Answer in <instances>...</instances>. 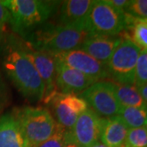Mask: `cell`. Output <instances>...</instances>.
<instances>
[{"instance_id": "cell-16", "label": "cell", "mask_w": 147, "mask_h": 147, "mask_svg": "<svg viewBox=\"0 0 147 147\" xmlns=\"http://www.w3.org/2000/svg\"><path fill=\"white\" fill-rule=\"evenodd\" d=\"M95 0L64 1L60 9V25H71L87 21Z\"/></svg>"}, {"instance_id": "cell-6", "label": "cell", "mask_w": 147, "mask_h": 147, "mask_svg": "<svg viewBox=\"0 0 147 147\" xmlns=\"http://www.w3.org/2000/svg\"><path fill=\"white\" fill-rule=\"evenodd\" d=\"M142 50L129 38H123L106 65L109 78L114 83L135 85V71Z\"/></svg>"}, {"instance_id": "cell-1", "label": "cell", "mask_w": 147, "mask_h": 147, "mask_svg": "<svg viewBox=\"0 0 147 147\" xmlns=\"http://www.w3.org/2000/svg\"><path fill=\"white\" fill-rule=\"evenodd\" d=\"M3 65L6 74L23 96L32 101L44 98L45 85L21 46L9 42L4 47Z\"/></svg>"}, {"instance_id": "cell-24", "label": "cell", "mask_w": 147, "mask_h": 147, "mask_svg": "<svg viewBox=\"0 0 147 147\" xmlns=\"http://www.w3.org/2000/svg\"><path fill=\"white\" fill-rule=\"evenodd\" d=\"M105 2L119 11H125L130 3L129 0H105Z\"/></svg>"}, {"instance_id": "cell-31", "label": "cell", "mask_w": 147, "mask_h": 147, "mask_svg": "<svg viewBox=\"0 0 147 147\" xmlns=\"http://www.w3.org/2000/svg\"><path fill=\"white\" fill-rule=\"evenodd\" d=\"M146 21H147V19H146Z\"/></svg>"}, {"instance_id": "cell-18", "label": "cell", "mask_w": 147, "mask_h": 147, "mask_svg": "<svg viewBox=\"0 0 147 147\" xmlns=\"http://www.w3.org/2000/svg\"><path fill=\"white\" fill-rule=\"evenodd\" d=\"M119 116L128 128L147 127V104L142 107H122Z\"/></svg>"}, {"instance_id": "cell-8", "label": "cell", "mask_w": 147, "mask_h": 147, "mask_svg": "<svg viewBox=\"0 0 147 147\" xmlns=\"http://www.w3.org/2000/svg\"><path fill=\"white\" fill-rule=\"evenodd\" d=\"M44 100L51 106L57 123L65 130H70L80 115L89 108L79 95L64 94L57 91Z\"/></svg>"}, {"instance_id": "cell-14", "label": "cell", "mask_w": 147, "mask_h": 147, "mask_svg": "<svg viewBox=\"0 0 147 147\" xmlns=\"http://www.w3.org/2000/svg\"><path fill=\"white\" fill-rule=\"evenodd\" d=\"M0 147H30L15 114L0 116Z\"/></svg>"}, {"instance_id": "cell-20", "label": "cell", "mask_w": 147, "mask_h": 147, "mask_svg": "<svg viewBox=\"0 0 147 147\" xmlns=\"http://www.w3.org/2000/svg\"><path fill=\"white\" fill-rule=\"evenodd\" d=\"M123 147H147V127L129 128Z\"/></svg>"}, {"instance_id": "cell-11", "label": "cell", "mask_w": 147, "mask_h": 147, "mask_svg": "<svg viewBox=\"0 0 147 147\" xmlns=\"http://www.w3.org/2000/svg\"><path fill=\"white\" fill-rule=\"evenodd\" d=\"M54 58L56 61V88L58 92L64 94H80L91 85L97 82L69 67L57 58Z\"/></svg>"}, {"instance_id": "cell-23", "label": "cell", "mask_w": 147, "mask_h": 147, "mask_svg": "<svg viewBox=\"0 0 147 147\" xmlns=\"http://www.w3.org/2000/svg\"><path fill=\"white\" fill-rule=\"evenodd\" d=\"M65 129L57 123V126L53 135L37 147H64Z\"/></svg>"}, {"instance_id": "cell-17", "label": "cell", "mask_w": 147, "mask_h": 147, "mask_svg": "<svg viewBox=\"0 0 147 147\" xmlns=\"http://www.w3.org/2000/svg\"><path fill=\"white\" fill-rule=\"evenodd\" d=\"M114 86L116 97L122 107H142L146 105L135 85L114 83Z\"/></svg>"}, {"instance_id": "cell-12", "label": "cell", "mask_w": 147, "mask_h": 147, "mask_svg": "<svg viewBox=\"0 0 147 147\" xmlns=\"http://www.w3.org/2000/svg\"><path fill=\"white\" fill-rule=\"evenodd\" d=\"M21 47L25 56L31 61L43 81L45 85L44 98L57 92L55 58L48 53L35 50L29 45L28 47L21 46Z\"/></svg>"}, {"instance_id": "cell-10", "label": "cell", "mask_w": 147, "mask_h": 147, "mask_svg": "<svg viewBox=\"0 0 147 147\" xmlns=\"http://www.w3.org/2000/svg\"><path fill=\"white\" fill-rule=\"evenodd\" d=\"M68 66L96 81L109 78L106 65L81 49L52 55Z\"/></svg>"}, {"instance_id": "cell-29", "label": "cell", "mask_w": 147, "mask_h": 147, "mask_svg": "<svg viewBox=\"0 0 147 147\" xmlns=\"http://www.w3.org/2000/svg\"><path fill=\"white\" fill-rule=\"evenodd\" d=\"M92 147H108V146H105V145H104L103 143L98 142L97 143H96L94 146H92Z\"/></svg>"}, {"instance_id": "cell-22", "label": "cell", "mask_w": 147, "mask_h": 147, "mask_svg": "<svg viewBox=\"0 0 147 147\" xmlns=\"http://www.w3.org/2000/svg\"><path fill=\"white\" fill-rule=\"evenodd\" d=\"M125 12L137 19H147V0L130 1Z\"/></svg>"}, {"instance_id": "cell-32", "label": "cell", "mask_w": 147, "mask_h": 147, "mask_svg": "<svg viewBox=\"0 0 147 147\" xmlns=\"http://www.w3.org/2000/svg\"><path fill=\"white\" fill-rule=\"evenodd\" d=\"M122 147H123V146H122Z\"/></svg>"}, {"instance_id": "cell-13", "label": "cell", "mask_w": 147, "mask_h": 147, "mask_svg": "<svg viewBox=\"0 0 147 147\" xmlns=\"http://www.w3.org/2000/svg\"><path fill=\"white\" fill-rule=\"evenodd\" d=\"M122 39L117 36L91 34L85 39L80 49L106 65Z\"/></svg>"}, {"instance_id": "cell-30", "label": "cell", "mask_w": 147, "mask_h": 147, "mask_svg": "<svg viewBox=\"0 0 147 147\" xmlns=\"http://www.w3.org/2000/svg\"><path fill=\"white\" fill-rule=\"evenodd\" d=\"M3 27L0 26V38L3 36Z\"/></svg>"}, {"instance_id": "cell-9", "label": "cell", "mask_w": 147, "mask_h": 147, "mask_svg": "<svg viewBox=\"0 0 147 147\" xmlns=\"http://www.w3.org/2000/svg\"><path fill=\"white\" fill-rule=\"evenodd\" d=\"M102 127V118L91 109L80 115L70 130L65 134L78 147H92L99 142Z\"/></svg>"}, {"instance_id": "cell-26", "label": "cell", "mask_w": 147, "mask_h": 147, "mask_svg": "<svg viewBox=\"0 0 147 147\" xmlns=\"http://www.w3.org/2000/svg\"><path fill=\"white\" fill-rule=\"evenodd\" d=\"M11 19L10 12L0 1V26H4L6 23H9Z\"/></svg>"}, {"instance_id": "cell-21", "label": "cell", "mask_w": 147, "mask_h": 147, "mask_svg": "<svg viewBox=\"0 0 147 147\" xmlns=\"http://www.w3.org/2000/svg\"><path fill=\"white\" fill-rule=\"evenodd\" d=\"M147 84V52L142 51L137 61L135 71V86Z\"/></svg>"}, {"instance_id": "cell-2", "label": "cell", "mask_w": 147, "mask_h": 147, "mask_svg": "<svg viewBox=\"0 0 147 147\" xmlns=\"http://www.w3.org/2000/svg\"><path fill=\"white\" fill-rule=\"evenodd\" d=\"M89 35L91 32L87 21L71 25H58L38 32L30 42V47L50 55H56L80 49Z\"/></svg>"}, {"instance_id": "cell-15", "label": "cell", "mask_w": 147, "mask_h": 147, "mask_svg": "<svg viewBox=\"0 0 147 147\" xmlns=\"http://www.w3.org/2000/svg\"><path fill=\"white\" fill-rule=\"evenodd\" d=\"M128 129L119 115L102 118L100 140L108 147H122L126 140Z\"/></svg>"}, {"instance_id": "cell-25", "label": "cell", "mask_w": 147, "mask_h": 147, "mask_svg": "<svg viewBox=\"0 0 147 147\" xmlns=\"http://www.w3.org/2000/svg\"><path fill=\"white\" fill-rule=\"evenodd\" d=\"M7 91L5 84L0 75V112L3 110V107L7 102Z\"/></svg>"}, {"instance_id": "cell-3", "label": "cell", "mask_w": 147, "mask_h": 147, "mask_svg": "<svg viewBox=\"0 0 147 147\" xmlns=\"http://www.w3.org/2000/svg\"><path fill=\"white\" fill-rule=\"evenodd\" d=\"M11 15L9 24L16 33L23 34L42 24L50 17L57 2L41 0L1 1Z\"/></svg>"}, {"instance_id": "cell-28", "label": "cell", "mask_w": 147, "mask_h": 147, "mask_svg": "<svg viewBox=\"0 0 147 147\" xmlns=\"http://www.w3.org/2000/svg\"><path fill=\"white\" fill-rule=\"evenodd\" d=\"M65 144H64V147H78L73 142H71L69 139L65 132Z\"/></svg>"}, {"instance_id": "cell-5", "label": "cell", "mask_w": 147, "mask_h": 147, "mask_svg": "<svg viewBox=\"0 0 147 147\" xmlns=\"http://www.w3.org/2000/svg\"><path fill=\"white\" fill-rule=\"evenodd\" d=\"M87 21L91 34L117 36L127 27V14L113 7L105 0H96Z\"/></svg>"}, {"instance_id": "cell-7", "label": "cell", "mask_w": 147, "mask_h": 147, "mask_svg": "<svg viewBox=\"0 0 147 147\" xmlns=\"http://www.w3.org/2000/svg\"><path fill=\"white\" fill-rule=\"evenodd\" d=\"M91 108L100 118L119 115L122 106L116 97L114 83L97 81L79 94Z\"/></svg>"}, {"instance_id": "cell-19", "label": "cell", "mask_w": 147, "mask_h": 147, "mask_svg": "<svg viewBox=\"0 0 147 147\" xmlns=\"http://www.w3.org/2000/svg\"><path fill=\"white\" fill-rule=\"evenodd\" d=\"M131 30L129 38L142 51L147 52V21L137 19L127 14V27Z\"/></svg>"}, {"instance_id": "cell-27", "label": "cell", "mask_w": 147, "mask_h": 147, "mask_svg": "<svg viewBox=\"0 0 147 147\" xmlns=\"http://www.w3.org/2000/svg\"><path fill=\"white\" fill-rule=\"evenodd\" d=\"M137 88L140 95L142 96V99L147 104V84L141 85L139 87H137Z\"/></svg>"}, {"instance_id": "cell-4", "label": "cell", "mask_w": 147, "mask_h": 147, "mask_svg": "<svg viewBox=\"0 0 147 147\" xmlns=\"http://www.w3.org/2000/svg\"><path fill=\"white\" fill-rule=\"evenodd\" d=\"M30 147H37L53 135L57 126L51 112L42 107L26 106L16 113Z\"/></svg>"}]
</instances>
